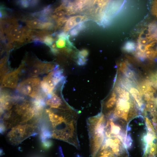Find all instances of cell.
<instances>
[{
	"label": "cell",
	"instance_id": "obj_1",
	"mask_svg": "<svg viewBox=\"0 0 157 157\" xmlns=\"http://www.w3.org/2000/svg\"><path fill=\"white\" fill-rule=\"evenodd\" d=\"M116 99L113 108L102 113L108 118L128 125L130 121L139 115V109L129 91L120 84L115 89Z\"/></svg>",
	"mask_w": 157,
	"mask_h": 157
},
{
	"label": "cell",
	"instance_id": "obj_2",
	"mask_svg": "<svg viewBox=\"0 0 157 157\" xmlns=\"http://www.w3.org/2000/svg\"><path fill=\"white\" fill-rule=\"evenodd\" d=\"M62 70L56 65L55 68L41 82V88L48 97H51L56 86L64 79Z\"/></svg>",
	"mask_w": 157,
	"mask_h": 157
},
{
	"label": "cell",
	"instance_id": "obj_3",
	"mask_svg": "<svg viewBox=\"0 0 157 157\" xmlns=\"http://www.w3.org/2000/svg\"><path fill=\"white\" fill-rule=\"evenodd\" d=\"M41 82L38 78L27 79L19 85L18 90L20 93L33 98H36L40 95Z\"/></svg>",
	"mask_w": 157,
	"mask_h": 157
},
{
	"label": "cell",
	"instance_id": "obj_4",
	"mask_svg": "<svg viewBox=\"0 0 157 157\" xmlns=\"http://www.w3.org/2000/svg\"><path fill=\"white\" fill-rule=\"evenodd\" d=\"M35 127L31 124L18 125L13 127L8 134V137L10 140H14L18 142L19 140L23 139V138L29 135L34 130Z\"/></svg>",
	"mask_w": 157,
	"mask_h": 157
},
{
	"label": "cell",
	"instance_id": "obj_5",
	"mask_svg": "<svg viewBox=\"0 0 157 157\" xmlns=\"http://www.w3.org/2000/svg\"><path fill=\"white\" fill-rule=\"evenodd\" d=\"M23 66L22 64L17 69L4 76L2 81V87L11 88H15L19 80V73Z\"/></svg>",
	"mask_w": 157,
	"mask_h": 157
},
{
	"label": "cell",
	"instance_id": "obj_6",
	"mask_svg": "<svg viewBox=\"0 0 157 157\" xmlns=\"http://www.w3.org/2000/svg\"><path fill=\"white\" fill-rule=\"evenodd\" d=\"M56 66L51 63H38L31 69L30 74L32 76L35 77L40 74L47 73L53 70Z\"/></svg>",
	"mask_w": 157,
	"mask_h": 157
},
{
	"label": "cell",
	"instance_id": "obj_7",
	"mask_svg": "<svg viewBox=\"0 0 157 157\" xmlns=\"http://www.w3.org/2000/svg\"><path fill=\"white\" fill-rule=\"evenodd\" d=\"M88 19V17L85 15H77L70 17L65 23L64 32L67 33L75 26Z\"/></svg>",
	"mask_w": 157,
	"mask_h": 157
},
{
	"label": "cell",
	"instance_id": "obj_8",
	"mask_svg": "<svg viewBox=\"0 0 157 157\" xmlns=\"http://www.w3.org/2000/svg\"><path fill=\"white\" fill-rule=\"evenodd\" d=\"M16 97L10 96L7 92H3L1 95V113L3 110H10L14 104V101L17 100Z\"/></svg>",
	"mask_w": 157,
	"mask_h": 157
},
{
	"label": "cell",
	"instance_id": "obj_9",
	"mask_svg": "<svg viewBox=\"0 0 157 157\" xmlns=\"http://www.w3.org/2000/svg\"><path fill=\"white\" fill-rule=\"evenodd\" d=\"M46 101V104L51 108H58L62 106L61 98L56 94L53 93L51 97Z\"/></svg>",
	"mask_w": 157,
	"mask_h": 157
},
{
	"label": "cell",
	"instance_id": "obj_10",
	"mask_svg": "<svg viewBox=\"0 0 157 157\" xmlns=\"http://www.w3.org/2000/svg\"><path fill=\"white\" fill-rule=\"evenodd\" d=\"M69 41V38L65 39L58 38V40L56 41V44L57 47L58 48H61L60 49L64 48H66L64 47H65L66 45V43Z\"/></svg>",
	"mask_w": 157,
	"mask_h": 157
},
{
	"label": "cell",
	"instance_id": "obj_11",
	"mask_svg": "<svg viewBox=\"0 0 157 157\" xmlns=\"http://www.w3.org/2000/svg\"><path fill=\"white\" fill-rule=\"evenodd\" d=\"M56 40L52 36H46L43 38V42L48 46H51Z\"/></svg>",
	"mask_w": 157,
	"mask_h": 157
},
{
	"label": "cell",
	"instance_id": "obj_12",
	"mask_svg": "<svg viewBox=\"0 0 157 157\" xmlns=\"http://www.w3.org/2000/svg\"><path fill=\"white\" fill-rule=\"evenodd\" d=\"M67 19L66 17H63L58 18L56 20L57 26L58 28L62 26L65 22L66 23Z\"/></svg>",
	"mask_w": 157,
	"mask_h": 157
},
{
	"label": "cell",
	"instance_id": "obj_13",
	"mask_svg": "<svg viewBox=\"0 0 157 157\" xmlns=\"http://www.w3.org/2000/svg\"><path fill=\"white\" fill-rule=\"evenodd\" d=\"M17 3L20 6L23 8H26L30 5V1L26 0L19 1Z\"/></svg>",
	"mask_w": 157,
	"mask_h": 157
},
{
	"label": "cell",
	"instance_id": "obj_14",
	"mask_svg": "<svg viewBox=\"0 0 157 157\" xmlns=\"http://www.w3.org/2000/svg\"><path fill=\"white\" fill-rule=\"evenodd\" d=\"M88 51L86 49H83L81 50L78 53V57L86 58L88 55Z\"/></svg>",
	"mask_w": 157,
	"mask_h": 157
},
{
	"label": "cell",
	"instance_id": "obj_15",
	"mask_svg": "<svg viewBox=\"0 0 157 157\" xmlns=\"http://www.w3.org/2000/svg\"><path fill=\"white\" fill-rule=\"evenodd\" d=\"M87 61L86 58L82 57H78L77 61L78 64L79 65H83L86 63Z\"/></svg>",
	"mask_w": 157,
	"mask_h": 157
},
{
	"label": "cell",
	"instance_id": "obj_16",
	"mask_svg": "<svg viewBox=\"0 0 157 157\" xmlns=\"http://www.w3.org/2000/svg\"><path fill=\"white\" fill-rule=\"evenodd\" d=\"M80 31L75 27L72 29L69 32L70 35L73 37L77 36L80 32Z\"/></svg>",
	"mask_w": 157,
	"mask_h": 157
},
{
	"label": "cell",
	"instance_id": "obj_17",
	"mask_svg": "<svg viewBox=\"0 0 157 157\" xmlns=\"http://www.w3.org/2000/svg\"><path fill=\"white\" fill-rule=\"evenodd\" d=\"M52 143L50 141H46L43 144V147L45 149H48L51 145Z\"/></svg>",
	"mask_w": 157,
	"mask_h": 157
},
{
	"label": "cell",
	"instance_id": "obj_18",
	"mask_svg": "<svg viewBox=\"0 0 157 157\" xmlns=\"http://www.w3.org/2000/svg\"><path fill=\"white\" fill-rule=\"evenodd\" d=\"M38 3V1H30V5L31 7H34L36 6Z\"/></svg>",
	"mask_w": 157,
	"mask_h": 157
},
{
	"label": "cell",
	"instance_id": "obj_19",
	"mask_svg": "<svg viewBox=\"0 0 157 157\" xmlns=\"http://www.w3.org/2000/svg\"><path fill=\"white\" fill-rule=\"evenodd\" d=\"M76 157H81V156H80L78 154H77V155H76Z\"/></svg>",
	"mask_w": 157,
	"mask_h": 157
}]
</instances>
